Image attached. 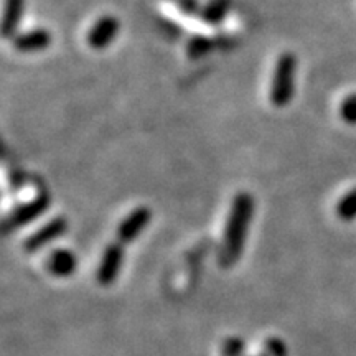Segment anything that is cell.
I'll list each match as a JSON object with an SVG mask.
<instances>
[{
    "label": "cell",
    "instance_id": "cell-1",
    "mask_svg": "<svg viewBox=\"0 0 356 356\" xmlns=\"http://www.w3.org/2000/svg\"><path fill=\"white\" fill-rule=\"evenodd\" d=\"M254 198L248 191H239L234 195L228 218H226L222 246L220 252V264L231 267L241 259L244 244H246L249 225L254 216Z\"/></svg>",
    "mask_w": 356,
    "mask_h": 356
},
{
    "label": "cell",
    "instance_id": "cell-2",
    "mask_svg": "<svg viewBox=\"0 0 356 356\" xmlns=\"http://www.w3.org/2000/svg\"><path fill=\"white\" fill-rule=\"evenodd\" d=\"M297 56L284 51L274 65L269 84V101L274 108L282 109L291 104L297 88Z\"/></svg>",
    "mask_w": 356,
    "mask_h": 356
},
{
    "label": "cell",
    "instance_id": "cell-3",
    "mask_svg": "<svg viewBox=\"0 0 356 356\" xmlns=\"http://www.w3.org/2000/svg\"><path fill=\"white\" fill-rule=\"evenodd\" d=\"M48 207H50V197H48V193L42 191L30 202L12 208L10 213L6 216V220H3V233L8 234L12 231L24 228V226L30 225L32 221L38 220L40 216L44 215Z\"/></svg>",
    "mask_w": 356,
    "mask_h": 356
},
{
    "label": "cell",
    "instance_id": "cell-4",
    "mask_svg": "<svg viewBox=\"0 0 356 356\" xmlns=\"http://www.w3.org/2000/svg\"><path fill=\"white\" fill-rule=\"evenodd\" d=\"M150 221H152V210L149 207L142 204V207L134 208L119 222L118 229H115V241L124 244V246L134 243L147 229Z\"/></svg>",
    "mask_w": 356,
    "mask_h": 356
},
{
    "label": "cell",
    "instance_id": "cell-5",
    "mask_svg": "<svg viewBox=\"0 0 356 356\" xmlns=\"http://www.w3.org/2000/svg\"><path fill=\"white\" fill-rule=\"evenodd\" d=\"M66 231H68V220H66L65 216H53L51 220H48L43 226L35 229L33 233L25 239V252L33 254V252H37L40 249L47 248L48 244L55 243L56 239H60Z\"/></svg>",
    "mask_w": 356,
    "mask_h": 356
},
{
    "label": "cell",
    "instance_id": "cell-6",
    "mask_svg": "<svg viewBox=\"0 0 356 356\" xmlns=\"http://www.w3.org/2000/svg\"><path fill=\"white\" fill-rule=\"evenodd\" d=\"M124 257H126L124 244L114 241L106 246L96 273V279L101 286H111L115 282V279L119 277L122 270Z\"/></svg>",
    "mask_w": 356,
    "mask_h": 356
},
{
    "label": "cell",
    "instance_id": "cell-7",
    "mask_svg": "<svg viewBox=\"0 0 356 356\" xmlns=\"http://www.w3.org/2000/svg\"><path fill=\"white\" fill-rule=\"evenodd\" d=\"M121 24L114 15H102L97 19L86 33V43L91 50L102 51L109 48L118 37Z\"/></svg>",
    "mask_w": 356,
    "mask_h": 356
},
{
    "label": "cell",
    "instance_id": "cell-8",
    "mask_svg": "<svg viewBox=\"0 0 356 356\" xmlns=\"http://www.w3.org/2000/svg\"><path fill=\"white\" fill-rule=\"evenodd\" d=\"M51 44V33L47 29H33L17 33L12 38V47L20 53H38Z\"/></svg>",
    "mask_w": 356,
    "mask_h": 356
},
{
    "label": "cell",
    "instance_id": "cell-9",
    "mask_svg": "<svg viewBox=\"0 0 356 356\" xmlns=\"http://www.w3.org/2000/svg\"><path fill=\"white\" fill-rule=\"evenodd\" d=\"M47 269L48 273L55 277L65 279L76 273L78 269V257L71 249L58 248L47 257Z\"/></svg>",
    "mask_w": 356,
    "mask_h": 356
},
{
    "label": "cell",
    "instance_id": "cell-10",
    "mask_svg": "<svg viewBox=\"0 0 356 356\" xmlns=\"http://www.w3.org/2000/svg\"><path fill=\"white\" fill-rule=\"evenodd\" d=\"M25 0H6L3 3V17H2V37L6 40H12L19 33V26L24 19Z\"/></svg>",
    "mask_w": 356,
    "mask_h": 356
},
{
    "label": "cell",
    "instance_id": "cell-11",
    "mask_svg": "<svg viewBox=\"0 0 356 356\" xmlns=\"http://www.w3.org/2000/svg\"><path fill=\"white\" fill-rule=\"evenodd\" d=\"M231 10V0H208L204 3L200 17L208 25H221Z\"/></svg>",
    "mask_w": 356,
    "mask_h": 356
},
{
    "label": "cell",
    "instance_id": "cell-12",
    "mask_svg": "<svg viewBox=\"0 0 356 356\" xmlns=\"http://www.w3.org/2000/svg\"><path fill=\"white\" fill-rule=\"evenodd\" d=\"M213 48H215V42H213V38L207 37V35H193L185 44L186 56L191 61H198L208 56L213 51Z\"/></svg>",
    "mask_w": 356,
    "mask_h": 356
},
{
    "label": "cell",
    "instance_id": "cell-13",
    "mask_svg": "<svg viewBox=\"0 0 356 356\" xmlns=\"http://www.w3.org/2000/svg\"><path fill=\"white\" fill-rule=\"evenodd\" d=\"M335 213L341 221L348 222L356 220V188L346 191L343 197L338 200Z\"/></svg>",
    "mask_w": 356,
    "mask_h": 356
},
{
    "label": "cell",
    "instance_id": "cell-14",
    "mask_svg": "<svg viewBox=\"0 0 356 356\" xmlns=\"http://www.w3.org/2000/svg\"><path fill=\"white\" fill-rule=\"evenodd\" d=\"M338 114H340V119L345 124H348V126H356V92L355 95L346 96L345 99L340 102Z\"/></svg>",
    "mask_w": 356,
    "mask_h": 356
},
{
    "label": "cell",
    "instance_id": "cell-15",
    "mask_svg": "<svg viewBox=\"0 0 356 356\" xmlns=\"http://www.w3.org/2000/svg\"><path fill=\"white\" fill-rule=\"evenodd\" d=\"M244 351V341L241 338H228L222 345V355L225 356H241Z\"/></svg>",
    "mask_w": 356,
    "mask_h": 356
},
{
    "label": "cell",
    "instance_id": "cell-16",
    "mask_svg": "<svg viewBox=\"0 0 356 356\" xmlns=\"http://www.w3.org/2000/svg\"><path fill=\"white\" fill-rule=\"evenodd\" d=\"M266 351L269 356H287V348L279 338H269L266 341Z\"/></svg>",
    "mask_w": 356,
    "mask_h": 356
}]
</instances>
